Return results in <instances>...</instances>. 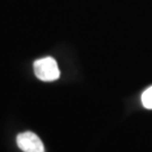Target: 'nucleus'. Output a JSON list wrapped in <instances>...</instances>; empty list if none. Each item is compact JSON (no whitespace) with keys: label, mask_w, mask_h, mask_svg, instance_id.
<instances>
[{"label":"nucleus","mask_w":152,"mask_h":152,"mask_svg":"<svg viewBox=\"0 0 152 152\" xmlns=\"http://www.w3.org/2000/svg\"><path fill=\"white\" fill-rule=\"evenodd\" d=\"M35 76L42 81H54L60 77V70L56 61L51 58H42L34 62Z\"/></svg>","instance_id":"nucleus-1"},{"label":"nucleus","mask_w":152,"mask_h":152,"mask_svg":"<svg viewBox=\"0 0 152 152\" xmlns=\"http://www.w3.org/2000/svg\"><path fill=\"white\" fill-rule=\"evenodd\" d=\"M142 105L148 109H152V86L144 90L142 94Z\"/></svg>","instance_id":"nucleus-3"},{"label":"nucleus","mask_w":152,"mask_h":152,"mask_svg":"<svg viewBox=\"0 0 152 152\" xmlns=\"http://www.w3.org/2000/svg\"><path fill=\"white\" fill-rule=\"evenodd\" d=\"M17 145L24 152H45L43 142L35 133L24 132L17 135Z\"/></svg>","instance_id":"nucleus-2"}]
</instances>
